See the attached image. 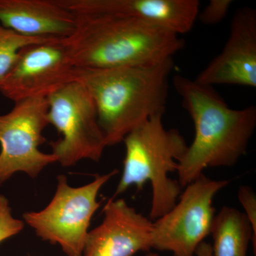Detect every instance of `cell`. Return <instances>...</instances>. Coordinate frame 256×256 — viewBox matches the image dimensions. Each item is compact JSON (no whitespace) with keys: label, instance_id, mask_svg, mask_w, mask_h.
Returning <instances> with one entry per match:
<instances>
[{"label":"cell","instance_id":"cell-1","mask_svg":"<svg viewBox=\"0 0 256 256\" xmlns=\"http://www.w3.org/2000/svg\"><path fill=\"white\" fill-rule=\"evenodd\" d=\"M172 82L195 130L193 142L178 162L182 188L206 168L232 166L246 156L256 128V107L232 108L213 87L184 76L175 75Z\"/></svg>","mask_w":256,"mask_h":256},{"label":"cell","instance_id":"cell-2","mask_svg":"<svg viewBox=\"0 0 256 256\" xmlns=\"http://www.w3.org/2000/svg\"><path fill=\"white\" fill-rule=\"evenodd\" d=\"M174 58L114 68L75 67L74 80L92 96L107 146L124 142L134 128L164 114Z\"/></svg>","mask_w":256,"mask_h":256},{"label":"cell","instance_id":"cell-3","mask_svg":"<svg viewBox=\"0 0 256 256\" xmlns=\"http://www.w3.org/2000/svg\"><path fill=\"white\" fill-rule=\"evenodd\" d=\"M78 24L65 38L74 67L114 68L156 63L173 58L184 46L180 35L136 18L76 16Z\"/></svg>","mask_w":256,"mask_h":256},{"label":"cell","instance_id":"cell-4","mask_svg":"<svg viewBox=\"0 0 256 256\" xmlns=\"http://www.w3.org/2000/svg\"><path fill=\"white\" fill-rule=\"evenodd\" d=\"M164 114L152 116L124 138V171L114 195L122 194L131 186L141 190L150 183V216L154 220L168 213L182 194L178 181L169 174L178 171V162L188 146L178 130L164 127Z\"/></svg>","mask_w":256,"mask_h":256},{"label":"cell","instance_id":"cell-5","mask_svg":"<svg viewBox=\"0 0 256 256\" xmlns=\"http://www.w3.org/2000/svg\"><path fill=\"white\" fill-rule=\"evenodd\" d=\"M118 170L98 175L92 182L73 188L66 176H57L53 198L40 212H25L23 222L34 230L37 236L60 246L67 256H82L92 217L100 206L97 201L101 188Z\"/></svg>","mask_w":256,"mask_h":256},{"label":"cell","instance_id":"cell-6","mask_svg":"<svg viewBox=\"0 0 256 256\" xmlns=\"http://www.w3.org/2000/svg\"><path fill=\"white\" fill-rule=\"evenodd\" d=\"M48 124L60 134L50 141L52 154L62 166L82 160L100 161L106 143L98 120L95 104L86 87L69 82L46 97Z\"/></svg>","mask_w":256,"mask_h":256},{"label":"cell","instance_id":"cell-7","mask_svg":"<svg viewBox=\"0 0 256 256\" xmlns=\"http://www.w3.org/2000/svg\"><path fill=\"white\" fill-rule=\"evenodd\" d=\"M228 184V180H212L203 174L185 186L180 202L153 222L152 248L174 256H194L212 232L214 198Z\"/></svg>","mask_w":256,"mask_h":256},{"label":"cell","instance_id":"cell-8","mask_svg":"<svg viewBox=\"0 0 256 256\" xmlns=\"http://www.w3.org/2000/svg\"><path fill=\"white\" fill-rule=\"evenodd\" d=\"M48 110L46 98H32L15 102L9 112L0 114V186L18 172L36 178L56 162L52 153L40 150L46 142Z\"/></svg>","mask_w":256,"mask_h":256},{"label":"cell","instance_id":"cell-9","mask_svg":"<svg viewBox=\"0 0 256 256\" xmlns=\"http://www.w3.org/2000/svg\"><path fill=\"white\" fill-rule=\"evenodd\" d=\"M65 38H50L23 47L8 74L0 80V92L13 102L46 98L74 80Z\"/></svg>","mask_w":256,"mask_h":256},{"label":"cell","instance_id":"cell-10","mask_svg":"<svg viewBox=\"0 0 256 256\" xmlns=\"http://www.w3.org/2000/svg\"><path fill=\"white\" fill-rule=\"evenodd\" d=\"M202 85L256 88V10L240 8L234 14L223 50L198 74Z\"/></svg>","mask_w":256,"mask_h":256},{"label":"cell","instance_id":"cell-11","mask_svg":"<svg viewBox=\"0 0 256 256\" xmlns=\"http://www.w3.org/2000/svg\"><path fill=\"white\" fill-rule=\"evenodd\" d=\"M76 16L109 15L136 18L181 35L198 18V0H57Z\"/></svg>","mask_w":256,"mask_h":256},{"label":"cell","instance_id":"cell-12","mask_svg":"<svg viewBox=\"0 0 256 256\" xmlns=\"http://www.w3.org/2000/svg\"><path fill=\"white\" fill-rule=\"evenodd\" d=\"M102 223L88 232L82 256H133L152 248L153 222L124 198H110Z\"/></svg>","mask_w":256,"mask_h":256},{"label":"cell","instance_id":"cell-13","mask_svg":"<svg viewBox=\"0 0 256 256\" xmlns=\"http://www.w3.org/2000/svg\"><path fill=\"white\" fill-rule=\"evenodd\" d=\"M0 24L22 36L64 40L78 18L57 0H0Z\"/></svg>","mask_w":256,"mask_h":256},{"label":"cell","instance_id":"cell-14","mask_svg":"<svg viewBox=\"0 0 256 256\" xmlns=\"http://www.w3.org/2000/svg\"><path fill=\"white\" fill-rule=\"evenodd\" d=\"M210 234L214 256H248L254 239L246 216L233 207L224 206L215 216Z\"/></svg>","mask_w":256,"mask_h":256},{"label":"cell","instance_id":"cell-15","mask_svg":"<svg viewBox=\"0 0 256 256\" xmlns=\"http://www.w3.org/2000/svg\"><path fill=\"white\" fill-rule=\"evenodd\" d=\"M47 40L50 38L22 36L0 24V80L12 66L18 52L23 47Z\"/></svg>","mask_w":256,"mask_h":256},{"label":"cell","instance_id":"cell-16","mask_svg":"<svg viewBox=\"0 0 256 256\" xmlns=\"http://www.w3.org/2000/svg\"><path fill=\"white\" fill-rule=\"evenodd\" d=\"M24 224L23 220L13 217L9 201L0 194V244L20 234Z\"/></svg>","mask_w":256,"mask_h":256},{"label":"cell","instance_id":"cell-17","mask_svg":"<svg viewBox=\"0 0 256 256\" xmlns=\"http://www.w3.org/2000/svg\"><path fill=\"white\" fill-rule=\"evenodd\" d=\"M232 0H210L202 12L198 13L197 20L205 25H215L220 23L228 14Z\"/></svg>","mask_w":256,"mask_h":256},{"label":"cell","instance_id":"cell-18","mask_svg":"<svg viewBox=\"0 0 256 256\" xmlns=\"http://www.w3.org/2000/svg\"><path fill=\"white\" fill-rule=\"evenodd\" d=\"M238 198L240 204L244 207V214L252 225L254 233V252L256 250V196L252 188L248 186H240L238 192Z\"/></svg>","mask_w":256,"mask_h":256},{"label":"cell","instance_id":"cell-19","mask_svg":"<svg viewBox=\"0 0 256 256\" xmlns=\"http://www.w3.org/2000/svg\"><path fill=\"white\" fill-rule=\"evenodd\" d=\"M194 256H214L212 245L206 242H202L197 248Z\"/></svg>","mask_w":256,"mask_h":256},{"label":"cell","instance_id":"cell-20","mask_svg":"<svg viewBox=\"0 0 256 256\" xmlns=\"http://www.w3.org/2000/svg\"><path fill=\"white\" fill-rule=\"evenodd\" d=\"M146 256H159L158 254H156V252H152V254H148Z\"/></svg>","mask_w":256,"mask_h":256}]
</instances>
